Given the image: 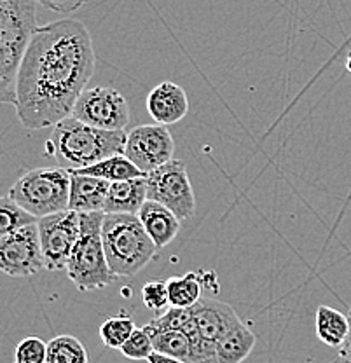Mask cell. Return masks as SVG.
<instances>
[{
	"label": "cell",
	"instance_id": "cell-5",
	"mask_svg": "<svg viewBox=\"0 0 351 363\" xmlns=\"http://www.w3.org/2000/svg\"><path fill=\"white\" fill-rule=\"evenodd\" d=\"M104 217V211L79 213L81 234L72 250L69 264H67V274L81 292L105 289L116 278L114 272L108 267L104 240H101Z\"/></svg>",
	"mask_w": 351,
	"mask_h": 363
},
{
	"label": "cell",
	"instance_id": "cell-4",
	"mask_svg": "<svg viewBox=\"0 0 351 363\" xmlns=\"http://www.w3.org/2000/svg\"><path fill=\"white\" fill-rule=\"evenodd\" d=\"M105 255L114 276L133 278L157 257V248L138 215L105 213L101 224Z\"/></svg>",
	"mask_w": 351,
	"mask_h": 363
},
{
	"label": "cell",
	"instance_id": "cell-21",
	"mask_svg": "<svg viewBox=\"0 0 351 363\" xmlns=\"http://www.w3.org/2000/svg\"><path fill=\"white\" fill-rule=\"evenodd\" d=\"M150 337L154 342V351L161 354H168V357L177 358L189 363L191 357V337L182 330H154V328L147 327Z\"/></svg>",
	"mask_w": 351,
	"mask_h": 363
},
{
	"label": "cell",
	"instance_id": "cell-29",
	"mask_svg": "<svg viewBox=\"0 0 351 363\" xmlns=\"http://www.w3.org/2000/svg\"><path fill=\"white\" fill-rule=\"evenodd\" d=\"M35 2L43 4L44 7H48V9L51 11H56V13L70 14V13H75L77 9H81L88 0H35Z\"/></svg>",
	"mask_w": 351,
	"mask_h": 363
},
{
	"label": "cell",
	"instance_id": "cell-23",
	"mask_svg": "<svg viewBox=\"0 0 351 363\" xmlns=\"http://www.w3.org/2000/svg\"><path fill=\"white\" fill-rule=\"evenodd\" d=\"M39 218L23 210L9 196H0V238L20 230L21 227L35 224Z\"/></svg>",
	"mask_w": 351,
	"mask_h": 363
},
{
	"label": "cell",
	"instance_id": "cell-1",
	"mask_svg": "<svg viewBox=\"0 0 351 363\" xmlns=\"http://www.w3.org/2000/svg\"><path fill=\"white\" fill-rule=\"evenodd\" d=\"M96 56L91 33L74 18L37 26L16 77V113L28 130L55 126L72 116L93 77Z\"/></svg>",
	"mask_w": 351,
	"mask_h": 363
},
{
	"label": "cell",
	"instance_id": "cell-3",
	"mask_svg": "<svg viewBox=\"0 0 351 363\" xmlns=\"http://www.w3.org/2000/svg\"><path fill=\"white\" fill-rule=\"evenodd\" d=\"M35 0H0V104L16 101V77L37 30Z\"/></svg>",
	"mask_w": 351,
	"mask_h": 363
},
{
	"label": "cell",
	"instance_id": "cell-31",
	"mask_svg": "<svg viewBox=\"0 0 351 363\" xmlns=\"http://www.w3.org/2000/svg\"><path fill=\"white\" fill-rule=\"evenodd\" d=\"M147 362L149 363H186L182 360H177V358H173V357H168V354L157 353V351H154V353L147 358Z\"/></svg>",
	"mask_w": 351,
	"mask_h": 363
},
{
	"label": "cell",
	"instance_id": "cell-8",
	"mask_svg": "<svg viewBox=\"0 0 351 363\" xmlns=\"http://www.w3.org/2000/svg\"><path fill=\"white\" fill-rule=\"evenodd\" d=\"M72 117L107 131H124L130 123V105L124 94L111 86L86 88L75 101Z\"/></svg>",
	"mask_w": 351,
	"mask_h": 363
},
{
	"label": "cell",
	"instance_id": "cell-15",
	"mask_svg": "<svg viewBox=\"0 0 351 363\" xmlns=\"http://www.w3.org/2000/svg\"><path fill=\"white\" fill-rule=\"evenodd\" d=\"M137 215L145 233L149 234V238L157 248H165L179 234L180 220L173 211H169L163 204L147 199Z\"/></svg>",
	"mask_w": 351,
	"mask_h": 363
},
{
	"label": "cell",
	"instance_id": "cell-27",
	"mask_svg": "<svg viewBox=\"0 0 351 363\" xmlns=\"http://www.w3.org/2000/svg\"><path fill=\"white\" fill-rule=\"evenodd\" d=\"M48 342L40 337L30 335L21 340L14 351V363H46Z\"/></svg>",
	"mask_w": 351,
	"mask_h": 363
},
{
	"label": "cell",
	"instance_id": "cell-28",
	"mask_svg": "<svg viewBox=\"0 0 351 363\" xmlns=\"http://www.w3.org/2000/svg\"><path fill=\"white\" fill-rule=\"evenodd\" d=\"M142 302L145 304L147 309L150 311H165L169 306L168 297V286L166 281H160V279H152L147 281L142 286Z\"/></svg>",
	"mask_w": 351,
	"mask_h": 363
},
{
	"label": "cell",
	"instance_id": "cell-11",
	"mask_svg": "<svg viewBox=\"0 0 351 363\" xmlns=\"http://www.w3.org/2000/svg\"><path fill=\"white\" fill-rule=\"evenodd\" d=\"M173 152L175 142L163 124H142L128 133L124 156L145 175L172 161Z\"/></svg>",
	"mask_w": 351,
	"mask_h": 363
},
{
	"label": "cell",
	"instance_id": "cell-10",
	"mask_svg": "<svg viewBox=\"0 0 351 363\" xmlns=\"http://www.w3.org/2000/svg\"><path fill=\"white\" fill-rule=\"evenodd\" d=\"M43 267L44 259L37 222L0 238V271L13 278H30Z\"/></svg>",
	"mask_w": 351,
	"mask_h": 363
},
{
	"label": "cell",
	"instance_id": "cell-2",
	"mask_svg": "<svg viewBox=\"0 0 351 363\" xmlns=\"http://www.w3.org/2000/svg\"><path fill=\"white\" fill-rule=\"evenodd\" d=\"M128 135L124 131H107L67 117L55 124L46 150L58 161L60 168L82 169L104 159L124 154Z\"/></svg>",
	"mask_w": 351,
	"mask_h": 363
},
{
	"label": "cell",
	"instance_id": "cell-16",
	"mask_svg": "<svg viewBox=\"0 0 351 363\" xmlns=\"http://www.w3.org/2000/svg\"><path fill=\"white\" fill-rule=\"evenodd\" d=\"M147 201L145 177L123 182H111L104 213L137 215Z\"/></svg>",
	"mask_w": 351,
	"mask_h": 363
},
{
	"label": "cell",
	"instance_id": "cell-7",
	"mask_svg": "<svg viewBox=\"0 0 351 363\" xmlns=\"http://www.w3.org/2000/svg\"><path fill=\"white\" fill-rule=\"evenodd\" d=\"M147 199L156 201L177 215L180 222L187 220L196 211V196L189 179L187 166L172 159L154 172L147 173Z\"/></svg>",
	"mask_w": 351,
	"mask_h": 363
},
{
	"label": "cell",
	"instance_id": "cell-18",
	"mask_svg": "<svg viewBox=\"0 0 351 363\" xmlns=\"http://www.w3.org/2000/svg\"><path fill=\"white\" fill-rule=\"evenodd\" d=\"M316 335L328 347H341L350 332L348 315H342L330 306H320L315 318Z\"/></svg>",
	"mask_w": 351,
	"mask_h": 363
},
{
	"label": "cell",
	"instance_id": "cell-9",
	"mask_svg": "<svg viewBox=\"0 0 351 363\" xmlns=\"http://www.w3.org/2000/svg\"><path fill=\"white\" fill-rule=\"evenodd\" d=\"M43 248L44 269L60 271L67 269L75 243L81 234V220L74 210L60 211L37 220Z\"/></svg>",
	"mask_w": 351,
	"mask_h": 363
},
{
	"label": "cell",
	"instance_id": "cell-22",
	"mask_svg": "<svg viewBox=\"0 0 351 363\" xmlns=\"http://www.w3.org/2000/svg\"><path fill=\"white\" fill-rule=\"evenodd\" d=\"M46 363H89L88 351L77 337L56 335L48 342Z\"/></svg>",
	"mask_w": 351,
	"mask_h": 363
},
{
	"label": "cell",
	"instance_id": "cell-6",
	"mask_svg": "<svg viewBox=\"0 0 351 363\" xmlns=\"http://www.w3.org/2000/svg\"><path fill=\"white\" fill-rule=\"evenodd\" d=\"M70 172L65 168H33L9 189V198L35 218L69 210Z\"/></svg>",
	"mask_w": 351,
	"mask_h": 363
},
{
	"label": "cell",
	"instance_id": "cell-24",
	"mask_svg": "<svg viewBox=\"0 0 351 363\" xmlns=\"http://www.w3.org/2000/svg\"><path fill=\"white\" fill-rule=\"evenodd\" d=\"M135 328L137 327H135L133 318L126 315L107 318L100 327V339L111 350H121L123 344L131 337Z\"/></svg>",
	"mask_w": 351,
	"mask_h": 363
},
{
	"label": "cell",
	"instance_id": "cell-30",
	"mask_svg": "<svg viewBox=\"0 0 351 363\" xmlns=\"http://www.w3.org/2000/svg\"><path fill=\"white\" fill-rule=\"evenodd\" d=\"M348 320H350V332L348 337H346L342 346L339 347V363H351V308L348 311Z\"/></svg>",
	"mask_w": 351,
	"mask_h": 363
},
{
	"label": "cell",
	"instance_id": "cell-19",
	"mask_svg": "<svg viewBox=\"0 0 351 363\" xmlns=\"http://www.w3.org/2000/svg\"><path fill=\"white\" fill-rule=\"evenodd\" d=\"M72 172L79 173V175L98 177V179H104L107 182H123L145 177V173L138 169L124 154H116V156L104 159V161L96 162V164L88 166V168L72 169Z\"/></svg>",
	"mask_w": 351,
	"mask_h": 363
},
{
	"label": "cell",
	"instance_id": "cell-14",
	"mask_svg": "<svg viewBox=\"0 0 351 363\" xmlns=\"http://www.w3.org/2000/svg\"><path fill=\"white\" fill-rule=\"evenodd\" d=\"M70 175L69 210L77 211V213L104 211L111 182L98 179V177L79 175L74 172H70Z\"/></svg>",
	"mask_w": 351,
	"mask_h": 363
},
{
	"label": "cell",
	"instance_id": "cell-20",
	"mask_svg": "<svg viewBox=\"0 0 351 363\" xmlns=\"http://www.w3.org/2000/svg\"><path fill=\"white\" fill-rule=\"evenodd\" d=\"M169 306L173 308H192L201 298L203 285L199 272H186L182 276H172L166 281Z\"/></svg>",
	"mask_w": 351,
	"mask_h": 363
},
{
	"label": "cell",
	"instance_id": "cell-17",
	"mask_svg": "<svg viewBox=\"0 0 351 363\" xmlns=\"http://www.w3.org/2000/svg\"><path fill=\"white\" fill-rule=\"evenodd\" d=\"M257 337L243 321L215 342V363H241L255 347Z\"/></svg>",
	"mask_w": 351,
	"mask_h": 363
},
{
	"label": "cell",
	"instance_id": "cell-26",
	"mask_svg": "<svg viewBox=\"0 0 351 363\" xmlns=\"http://www.w3.org/2000/svg\"><path fill=\"white\" fill-rule=\"evenodd\" d=\"M119 351L123 353V357L130 358V360H147L154 353V342L149 330L145 327L135 328L131 337L123 344Z\"/></svg>",
	"mask_w": 351,
	"mask_h": 363
},
{
	"label": "cell",
	"instance_id": "cell-13",
	"mask_svg": "<svg viewBox=\"0 0 351 363\" xmlns=\"http://www.w3.org/2000/svg\"><path fill=\"white\" fill-rule=\"evenodd\" d=\"M147 111L157 124L163 126L177 124L189 112L187 93L177 82H161L147 96Z\"/></svg>",
	"mask_w": 351,
	"mask_h": 363
},
{
	"label": "cell",
	"instance_id": "cell-12",
	"mask_svg": "<svg viewBox=\"0 0 351 363\" xmlns=\"http://www.w3.org/2000/svg\"><path fill=\"white\" fill-rule=\"evenodd\" d=\"M191 311L198 335L210 342H217L241 321L231 306L217 298H199Z\"/></svg>",
	"mask_w": 351,
	"mask_h": 363
},
{
	"label": "cell",
	"instance_id": "cell-32",
	"mask_svg": "<svg viewBox=\"0 0 351 363\" xmlns=\"http://www.w3.org/2000/svg\"><path fill=\"white\" fill-rule=\"evenodd\" d=\"M346 68L351 72V52L348 55V60H346Z\"/></svg>",
	"mask_w": 351,
	"mask_h": 363
},
{
	"label": "cell",
	"instance_id": "cell-25",
	"mask_svg": "<svg viewBox=\"0 0 351 363\" xmlns=\"http://www.w3.org/2000/svg\"><path fill=\"white\" fill-rule=\"evenodd\" d=\"M147 327L154 330H182L191 337L196 334V325L192 320L191 308H168L163 315L152 318L147 323Z\"/></svg>",
	"mask_w": 351,
	"mask_h": 363
}]
</instances>
